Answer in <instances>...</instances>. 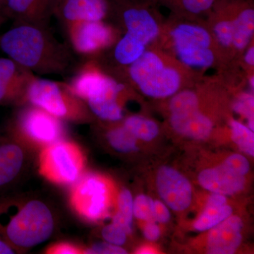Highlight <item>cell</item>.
Masks as SVG:
<instances>
[{
	"label": "cell",
	"mask_w": 254,
	"mask_h": 254,
	"mask_svg": "<svg viewBox=\"0 0 254 254\" xmlns=\"http://www.w3.org/2000/svg\"><path fill=\"white\" fill-rule=\"evenodd\" d=\"M14 24L0 36V49L8 58L34 74L64 76L72 69V50L55 38L49 26Z\"/></svg>",
	"instance_id": "cell-1"
},
{
	"label": "cell",
	"mask_w": 254,
	"mask_h": 254,
	"mask_svg": "<svg viewBox=\"0 0 254 254\" xmlns=\"http://www.w3.org/2000/svg\"><path fill=\"white\" fill-rule=\"evenodd\" d=\"M54 229V217L44 202L0 195V237L15 252L46 242Z\"/></svg>",
	"instance_id": "cell-2"
},
{
	"label": "cell",
	"mask_w": 254,
	"mask_h": 254,
	"mask_svg": "<svg viewBox=\"0 0 254 254\" xmlns=\"http://www.w3.org/2000/svg\"><path fill=\"white\" fill-rule=\"evenodd\" d=\"M66 83L71 92L86 103L92 115L105 121L123 120L120 98L125 86L105 73L95 60L81 64Z\"/></svg>",
	"instance_id": "cell-3"
},
{
	"label": "cell",
	"mask_w": 254,
	"mask_h": 254,
	"mask_svg": "<svg viewBox=\"0 0 254 254\" xmlns=\"http://www.w3.org/2000/svg\"><path fill=\"white\" fill-rule=\"evenodd\" d=\"M27 104L34 105L63 122L86 123L92 113L86 103L68 88L66 81H55L36 76L28 88Z\"/></svg>",
	"instance_id": "cell-4"
},
{
	"label": "cell",
	"mask_w": 254,
	"mask_h": 254,
	"mask_svg": "<svg viewBox=\"0 0 254 254\" xmlns=\"http://www.w3.org/2000/svg\"><path fill=\"white\" fill-rule=\"evenodd\" d=\"M128 76L147 96L164 98L176 94L181 88L183 76L176 65L161 53L145 50L128 66Z\"/></svg>",
	"instance_id": "cell-5"
},
{
	"label": "cell",
	"mask_w": 254,
	"mask_h": 254,
	"mask_svg": "<svg viewBox=\"0 0 254 254\" xmlns=\"http://www.w3.org/2000/svg\"><path fill=\"white\" fill-rule=\"evenodd\" d=\"M28 105L18 110L11 120L10 136L18 141L23 138L43 148L63 139V121L41 108Z\"/></svg>",
	"instance_id": "cell-6"
},
{
	"label": "cell",
	"mask_w": 254,
	"mask_h": 254,
	"mask_svg": "<svg viewBox=\"0 0 254 254\" xmlns=\"http://www.w3.org/2000/svg\"><path fill=\"white\" fill-rule=\"evenodd\" d=\"M177 59L190 68H206L215 61L213 36L206 28L193 23L177 25L170 33Z\"/></svg>",
	"instance_id": "cell-7"
},
{
	"label": "cell",
	"mask_w": 254,
	"mask_h": 254,
	"mask_svg": "<svg viewBox=\"0 0 254 254\" xmlns=\"http://www.w3.org/2000/svg\"><path fill=\"white\" fill-rule=\"evenodd\" d=\"M84 162L78 145L62 139L43 148L40 155V173L55 184L71 185L81 178Z\"/></svg>",
	"instance_id": "cell-8"
},
{
	"label": "cell",
	"mask_w": 254,
	"mask_h": 254,
	"mask_svg": "<svg viewBox=\"0 0 254 254\" xmlns=\"http://www.w3.org/2000/svg\"><path fill=\"white\" fill-rule=\"evenodd\" d=\"M199 99L195 91L178 92L170 100V124L177 133L195 140L208 138L213 123L200 110Z\"/></svg>",
	"instance_id": "cell-9"
},
{
	"label": "cell",
	"mask_w": 254,
	"mask_h": 254,
	"mask_svg": "<svg viewBox=\"0 0 254 254\" xmlns=\"http://www.w3.org/2000/svg\"><path fill=\"white\" fill-rule=\"evenodd\" d=\"M68 45L73 53L81 56L97 55L114 46L120 38L118 31L102 21H80L64 26Z\"/></svg>",
	"instance_id": "cell-10"
},
{
	"label": "cell",
	"mask_w": 254,
	"mask_h": 254,
	"mask_svg": "<svg viewBox=\"0 0 254 254\" xmlns=\"http://www.w3.org/2000/svg\"><path fill=\"white\" fill-rule=\"evenodd\" d=\"M110 189L103 177L90 174L76 182L70 196L73 209L80 216L91 221L108 215Z\"/></svg>",
	"instance_id": "cell-11"
},
{
	"label": "cell",
	"mask_w": 254,
	"mask_h": 254,
	"mask_svg": "<svg viewBox=\"0 0 254 254\" xmlns=\"http://www.w3.org/2000/svg\"><path fill=\"white\" fill-rule=\"evenodd\" d=\"M36 76L8 57L0 58V105L21 107L27 104L28 88Z\"/></svg>",
	"instance_id": "cell-12"
},
{
	"label": "cell",
	"mask_w": 254,
	"mask_h": 254,
	"mask_svg": "<svg viewBox=\"0 0 254 254\" xmlns=\"http://www.w3.org/2000/svg\"><path fill=\"white\" fill-rule=\"evenodd\" d=\"M110 0H52V13L63 23L102 21L111 13Z\"/></svg>",
	"instance_id": "cell-13"
},
{
	"label": "cell",
	"mask_w": 254,
	"mask_h": 254,
	"mask_svg": "<svg viewBox=\"0 0 254 254\" xmlns=\"http://www.w3.org/2000/svg\"><path fill=\"white\" fill-rule=\"evenodd\" d=\"M157 188L160 198L175 211H183L190 207L192 200V188L190 181L168 166L159 169L156 178Z\"/></svg>",
	"instance_id": "cell-14"
},
{
	"label": "cell",
	"mask_w": 254,
	"mask_h": 254,
	"mask_svg": "<svg viewBox=\"0 0 254 254\" xmlns=\"http://www.w3.org/2000/svg\"><path fill=\"white\" fill-rule=\"evenodd\" d=\"M0 6L14 23L49 26L53 18L52 0H0Z\"/></svg>",
	"instance_id": "cell-15"
},
{
	"label": "cell",
	"mask_w": 254,
	"mask_h": 254,
	"mask_svg": "<svg viewBox=\"0 0 254 254\" xmlns=\"http://www.w3.org/2000/svg\"><path fill=\"white\" fill-rule=\"evenodd\" d=\"M26 161V152L12 137H0V195L17 180Z\"/></svg>",
	"instance_id": "cell-16"
},
{
	"label": "cell",
	"mask_w": 254,
	"mask_h": 254,
	"mask_svg": "<svg viewBox=\"0 0 254 254\" xmlns=\"http://www.w3.org/2000/svg\"><path fill=\"white\" fill-rule=\"evenodd\" d=\"M243 222L237 215H232L209 230L207 251L210 254H232L242 242Z\"/></svg>",
	"instance_id": "cell-17"
},
{
	"label": "cell",
	"mask_w": 254,
	"mask_h": 254,
	"mask_svg": "<svg viewBox=\"0 0 254 254\" xmlns=\"http://www.w3.org/2000/svg\"><path fill=\"white\" fill-rule=\"evenodd\" d=\"M198 180L205 190L225 195L238 193L245 188L246 183L245 177L234 173L222 164L200 172Z\"/></svg>",
	"instance_id": "cell-18"
},
{
	"label": "cell",
	"mask_w": 254,
	"mask_h": 254,
	"mask_svg": "<svg viewBox=\"0 0 254 254\" xmlns=\"http://www.w3.org/2000/svg\"><path fill=\"white\" fill-rule=\"evenodd\" d=\"M133 202L130 190L123 189L118 195V211L114 215L112 221L122 227L128 235L132 233Z\"/></svg>",
	"instance_id": "cell-19"
},
{
	"label": "cell",
	"mask_w": 254,
	"mask_h": 254,
	"mask_svg": "<svg viewBox=\"0 0 254 254\" xmlns=\"http://www.w3.org/2000/svg\"><path fill=\"white\" fill-rule=\"evenodd\" d=\"M123 126L127 128L137 139L150 141L158 136L159 128L153 120L141 116H130L124 122Z\"/></svg>",
	"instance_id": "cell-20"
},
{
	"label": "cell",
	"mask_w": 254,
	"mask_h": 254,
	"mask_svg": "<svg viewBox=\"0 0 254 254\" xmlns=\"http://www.w3.org/2000/svg\"><path fill=\"white\" fill-rule=\"evenodd\" d=\"M233 210L227 204L218 207L205 206L203 213L195 220L193 226L198 231H206L231 216Z\"/></svg>",
	"instance_id": "cell-21"
},
{
	"label": "cell",
	"mask_w": 254,
	"mask_h": 254,
	"mask_svg": "<svg viewBox=\"0 0 254 254\" xmlns=\"http://www.w3.org/2000/svg\"><path fill=\"white\" fill-rule=\"evenodd\" d=\"M181 14L198 15L210 12L218 0H159Z\"/></svg>",
	"instance_id": "cell-22"
},
{
	"label": "cell",
	"mask_w": 254,
	"mask_h": 254,
	"mask_svg": "<svg viewBox=\"0 0 254 254\" xmlns=\"http://www.w3.org/2000/svg\"><path fill=\"white\" fill-rule=\"evenodd\" d=\"M107 139L113 148L120 153L136 151L137 138L125 127H118L107 133Z\"/></svg>",
	"instance_id": "cell-23"
},
{
	"label": "cell",
	"mask_w": 254,
	"mask_h": 254,
	"mask_svg": "<svg viewBox=\"0 0 254 254\" xmlns=\"http://www.w3.org/2000/svg\"><path fill=\"white\" fill-rule=\"evenodd\" d=\"M232 139L238 145L240 149L247 154L254 155V131L243 124L232 120L230 122Z\"/></svg>",
	"instance_id": "cell-24"
},
{
	"label": "cell",
	"mask_w": 254,
	"mask_h": 254,
	"mask_svg": "<svg viewBox=\"0 0 254 254\" xmlns=\"http://www.w3.org/2000/svg\"><path fill=\"white\" fill-rule=\"evenodd\" d=\"M154 200L146 195H138L133 200V216L145 221L154 220Z\"/></svg>",
	"instance_id": "cell-25"
},
{
	"label": "cell",
	"mask_w": 254,
	"mask_h": 254,
	"mask_svg": "<svg viewBox=\"0 0 254 254\" xmlns=\"http://www.w3.org/2000/svg\"><path fill=\"white\" fill-rule=\"evenodd\" d=\"M234 110L236 113L243 115L248 121V126L252 131L254 130V96L250 93L241 95L234 105Z\"/></svg>",
	"instance_id": "cell-26"
},
{
	"label": "cell",
	"mask_w": 254,
	"mask_h": 254,
	"mask_svg": "<svg viewBox=\"0 0 254 254\" xmlns=\"http://www.w3.org/2000/svg\"><path fill=\"white\" fill-rule=\"evenodd\" d=\"M101 235L105 242L120 247L125 245L128 235L122 227L113 222L103 227Z\"/></svg>",
	"instance_id": "cell-27"
},
{
	"label": "cell",
	"mask_w": 254,
	"mask_h": 254,
	"mask_svg": "<svg viewBox=\"0 0 254 254\" xmlns=\"http://www.w3.org/2000/svg\"><path fill=\"white\" fill-rule=\"evenodd\" d=\"M222 165L229 169L230 171L240 176L245 177L250 170L248 160L240 154L230 155L222 163Z\"/></svg>",
	"instance_id": "cell-28"
},
{
	"label": "cell",
	"mask_w": 254,
	"mask_h": 254,
	"mask_svg": "<svg viewBox=\"0 0 254 254\" xmlns=\"http://www.w3.org/2000/svg\"><path fill=\"white\" fill-rule=\"evenodd\" d=\"M127 252L120 246L112 245L108 242H99L86 249V254H125Z\"/></svg>",
	"instance_id": "cell-29"
},
{
	"label": "cell",
	"mask_w": 254,
	"mask_h": 254,
	"mask_svg": "<svg viewBox=\"0 0 254 254\" xmlns=\"http://www.w3.org/2000/svg\"><path fill=\"white\" fill-rule=\"evenodd\" d=\"M47 254H86V250L71 243L62 242L52 245L46 250Z\"/></svg>",
	"instance_id": "cell-30"
},
{
	"label": "cell",
	"mask_w": 254,
	"mask_h": 254,
	"mask_svg": "<svg viewBox=\"0 0 254 254\" xmlns=\"http://www.w3.org/2000/svg\"><path fill=\"white\" fill-rule=\"evenodd\" d=\"M153 219L160 223H167L170 220V213L168 208L160 200L154 201Z\"/></svg>",
	"instance_id": "cell-31"
},
{
	"label": "cell",
	"mask_w": 254,
	"mask_h": 254,
	"mask_svg": "<svg viewBox=\"0 0 254 254\" xmlns=\"http://www.w3.org/2000/svg\"><path fill=\"white\" fill-rule=\"evenodd\" d=\"M143 235L148 240L156 241L160 236V227L153 220L148 221L145 225Z\"/></svg>",
	"instance_id": "cell-32"
},
{
	"label": "cell",
	"mask_w": 254,
	"mask_h": 254,
	"mask_svg": "<svg viewBox=\"0 0 254 254\" xmlns=\"http://www.w3.org/2000/svg\"><path fill=\"white\" fill-rule=\"evenodd\" d=\"M227 204V198L225 195L213 193L208 197L205 206L218 207Z\"/></svg>",
	"instance_id": "cell-33"
},
{
	"label": "cell",
	"mask_w": 254,
	"mask_h": 254,
	"mask_svg": "<svg viewBox=\"0 0 254 254\" xmlns=\"http://www.w3.org/2000/svg\"><path fill=\"white\" fill-rule=\"evenodd\" d=\"M16 254L14 249L0 237V254Z\"/></svg>",
	"instance_id": "cell-34"
},
{
	"label": "cell",
	"mask_w": 254,
	"mask_h": 254,
	"mask_svg": "<svg viewBox=\"0 0 254 254\" xmlns=\"http://www.w3.org/2000/svg\"><path fill=\"white\" fill-rule=\"evenodd\" d=\"M245 61L249 66H254V46L250 47L246 52L245 55Z\"/></svg>",
	"instance_id": "cell-35"
},
{
	"label": "cell",
	"mask_w": 254,
	"mask_h": 254,
	"mask_svg": "<svg viewBox=\"0 0 254 254\" xmlns=\"http://www.w3.org/2000/svg\"><path fill=\"white\" fill-rule=\"evenodd\" d=\"M137 254H154L155 252H153V250L150 248H147V247H142V248L140 249L137 251Z\"/></svg>",
	"instance_id": "cell-36"
},
{
	"label": "cell",
	"mask_w": 254,
	"mask_h": 254,
	"mask_svg": "<svg viewBox=\"0 0 254 254\" xmlns=\"http://www.w3.org/2000/svg\"><path fill=\"white\" fill-rule=\"evenodd\" d=\"M6 16H5L4 12H3L2 9H1V6H0V27H1V25L3 24V23L6 21Z\"/></svg>",
	"instance_id": "cell-37"
},
{
	"label": "cell",
	"mask_w": 254,
	"mask_h": 254,
	"mask_svg": "<svg viewBox=\"0 0 254 254\" xmlns=\"http://www.w3.org/2000/svg\"><path fill=\"white\" fill-rule=\"evenodd\" d=\"M250 82L251 87H252V88H254V76H252V77L250 78Z\"/></svg>",
	"instance_id": "cell-38"
},
{
	"label": "cell",
	"mask_w": 254,
	"mask_h": 254,
	"mask_svg": "<svg viewBox=\"0 0 254 254\" xmlns=\"http://www.w3.org/2000/svg\"><path fill=\"white\" fill-rule=\"evenodd\" d=\"M112 2H119V1H124V0H110Z\"/></svg>",
	"instance_id": "cell-39"
}]
</instances>
